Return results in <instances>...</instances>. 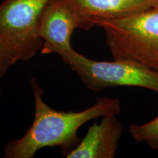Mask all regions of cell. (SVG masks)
<instances>
[{"label":"cell","mask_w":158,"mask_h":158,"mask_svg":"<svg viewBox=\"0 0 158 158\" xmlns=\"http://www.w3.org/2000/svg\"><path fill=\"white\" fill-rule=\"evenodd\" d=\"M30 84L35 102L34 120L22 137L5 146V158H33L45 147L70 149L76 143L77 132L85 123L121 111L119 100L108 97L98 99L92 106L81 111H59L43 100V90L36 79L31 78Z\"/></svg>","instance_id":"obj_1"},{"label":"cell","mask_w":158,"mask_h":158,"mask_svg":"<svg viewBox=\"0 0 158 158\" xmlns=\"http://www.w3.org/2000/svg\"><path fill=\"white\" fill-rule=\"evenodd\" d=\"M105 31L114 59L143 65L158 73V7L110 19H96Z\"/></svg>","instance_id":"obj_2"},{"label":"cell","mask_w":158,"mask_h":158,"mask_svg":"<svg viewBox=\"0 0 158 158\" xmlns=\"http://www.w3.org/2000/svg\"><path fill=\"white\" fill-rule=\"evenodd\" d=\"M49 0H5L0 5V48L15 62H27L43 45L40 15Z\"/></svg>","instance_id":"obj_3"},{"label":"cell","mask_w":158,"mask_h":158,"mask_svg":"<svg viewBox=\"0 0 158 158\" xmlns=\"http://www.w3.org/2000/svg\"><path fill=\"white\" fill-rule=\"evenodd\" d=\"M64 63L93 92L114 86H135L158 94V73L143 65L116 59L113 62L92 60L76 51Z\"/></svg>","instance_id":"obj_4"},{"label":"cell","mask_w":158,"mask_h":158,"mask_svg":"<svg viewBox=\"0 0 158 158\" xmlns=\"http://www.w3.org/2000/svg\"><path fill=\"white\" fill-rule=\"evenodd\" d=\"M77 28L82 29L78 15L58 0H49L39 21V35L43 40L41 54H57L64 62L75 51L70 39Z\"/></svg>","instance_id":"obj_5"},{"label":"cell","mask_w":158,"mask_h":158,"mask_svg":"<svg viewBox=\"0 0 158 158\" xmlns=\"http://www.w3.org/2000/svg\"><path fill=\"white\" fill-rule=\"evenodd\" d=\"M123 126L115 114L102 117L89 127L87 133L66 154L67 158H113L116 156Z\"/></svg>","instance_id":"obj_6"},{"label":"cell","mask_w":158,"mask_h":158,"mask_svg":"<svg viewBox=\"0 0 158 158\" xmlns=\"http://www.w3.org/2000/svg\"><path fill=\"white\" fill-rule=\"evenodd\" d=\"M78 15L82 29L89 30L96 19H110L156 6V0H58Z\"/></svg>","instance_id":"obj_7"},{"label":"cell","mask_w":158,"mask_h":158,"mask_svg":"<svg viewBox=\"0 0 158 158\" xmlns=\"http://www.w3.org/2000/svg\"><path fill=\"white\" fill-rule=\"evenodd\" d=\"M129 133L134 141L146 143L154 150H158V116L144 124H132Z\"/></svg>","instance_id":"obj_8"},{"label":"cell","mask_w":158,"mask_h":158,"mask_svg":"<svg viewBox=\"0 0 158 158\" xmlns=\"http://www.w3.org/2000/svg\"><path fill=\"white\" fill-rule=\"evenodd\" d=\"M16 63L7 53L0 48V78L3 77L13 64Z\"/></svg>","instance_id":"obj_9"},{"label":"cell","mask_w":158,"mask_h":158,"mask_svg":"<svg viewBox=\"0 0 158 158\" xmlns=\"http://www.w3.org/2000/svg\"><path fill=\"white\" fill-rule=\"evenodd\" d=\"M156 2H157V7H158V0H156Z\"/></svg>","instance_id":"obj_10"}]
</instances>
